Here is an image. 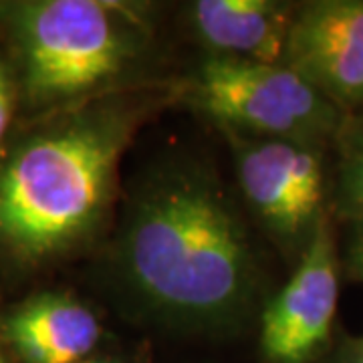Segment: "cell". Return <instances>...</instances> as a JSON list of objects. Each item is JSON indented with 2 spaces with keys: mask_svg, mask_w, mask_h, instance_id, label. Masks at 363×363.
Returning <instances> with one entry per match:
<instances>
[{
  "mask_svg": "<svg viewBox=\"0 0 363 363\" xmlns=\"http://www.w3.org/2000/svg\"><path fill=\"white\" fill-rule=\"evenodd\" d=\"M337 363H363V337L350 339L341 347Z\"/></svg>",
  "mask_w": 363,
  "mask_h": 363,
  "instance_id": "4fadbf2b",
  "label": "cell"
},
{
  "mask_svg": "<svg viewBox=\"0 0 363 363\" xmlns=\"http://www.w3.org/2000/svg\"><path fill=\"white\" fill-rule=\"evenodd\" d=\"M297 9L271 0H200L192 26L212 55L285 65L289 30Z\"/></svg>",
  "mask_w": 363,
  "mask_h": 363,
  "instance_id": "9c48e42d",
  "label": "cell"
},
{
  "mask_svg": "<svg viewBox=\"0 0 363 363\" xmlns=\"http://www.w3.org/2000/svg\"><path fill=\"white\" fill-rule=\"evenodd\" d=\"M285 65L345 111L363 105V0H317L298 6Z\"/></svg>",
  "mask_w": 363,
  "mask_h": 363,
  "instance_id": "52a82bcc",
  "label": "cell"
},
{
  "mask_svg": "<svg viewBox=\"0 0 363 363\" xmlns=\"http://www.w3.org/2000/svg\"><path fill=\"white\" fill-rule=\"evenodd\" d=\"M135 123L113 99L18 143L0 162V247L35 262L87 240L109 214Z\"/></svg>",
  "mask_w": 363,
  "mask_h": 363,
  "instance_id": "7a4b0ae2",
  "label": "cell"
},
{
  "mask_svg": "<svg viewBox=\"0 0 363 363\" xmlns=\"http://www.w3.org/2000/svg\"><path fill=\"white\" fill-rule=\"evenodd\" d=\"M117 279L143 315L176 329H228L250 317L260 264L220 180L180 160L131 190L113 245Z\"/></svg>",
  "mask_w": 363,
  "mask_h": 363,
  "instance_id": "6da1fadb",
  "label": "cell"
},
{
  "mask_svg": "<svg viewBox=\"0 0 363 363\" xmlns=\"http://www.w3.org/2000/svg\"><path fill=\"white\" fill-rule=\"evenodd\" d=\"M345 269L351 279L363 283V218L351 222L345 245Z\"/></svg>",
  "mask_w": 363,
  "mask_h": 363,
  "instance_id": "8fae6325",
  "label": "cell"
},
{
  "mask_svg": "<svg viewBox=\"0 0 363 363\" xmlns=\"http://www.w3.org/2000/svg\"><path fill=\"white\" fill-rule=\"evenodd\" d=\"M0 363H4V357H2V355H0Z\"/></svg>",
  "mask_w": 363,
  "mask_h": 363,
  "instance_id": "9a60e30c",
  "label": "cell"
},
{
  "mask_svg": "<svg viewBox=\"0 0 363 363\" xmlns=\"http://www.w3.org/2000/svg\"><path fill=\"white\" fill-rule=\"evenodd\" d=\"M11 25L25 89L40 105L111 87L142 55V28L111 2H21L11 9Z\"/></svg>",
  "mask_w": 363,
  "mask_h": 363,
  "instance_id": "3957f363",
  "label": "cell"
},
{
  "mask_svg": "<svg viewBox=\"0 0 363 363\" xmlns=\"http://www.w3.org/2000/svg\"><path fill=\"white\" fill-rule=\"evenodd\" d=\"M337 208L347 220L363 218V123L345 145L339 168Z\"/></svg>",
  "mask_w": 363,
  "mask_h": 363,
  "instance_id": "30bf717a",
  "label": "cell"
},
{
  "mask_svg": "<svg viewBox=\"0 0 363 363\" xmlns=\"http://www.w3.org/2000/svg\"><path fill=\"white\" fill-rule=\"evenodd\" d=\"M242 196L260 224L283 245L307 247L323 216L321 150L226 131Z\"/></svg>",
  "mask_w": 363,
  "mask_h": 363,
  "instance_id": "5b68a950",
  "label": "cell"
},
{
  "mask_svg": "<svg viewBox=\"0 0 363 363\" xmlns=\"http://www.w3.org/2000/svg\"><path fill=\"white\" fill-rule=\"evenodd\" d=\"M0 333L23 363H79L101 337L97 315L65 293H43L4 315Z\"/></svg>",
  "mask_w": 363,
  "mask_h": 363,
  "instance_id": "ba28073f",
  "label": "cell"
},
{
  "mask_svg": "<svg viewBox=\"0 0 363 363\" xmlns=\"http://www.w3.org/2000/svg\"><path fill=\"white\" fill-rule=\"evenodd\" d=\"M339 303V262L327 214L315 226L293 277L260 317V343L272 363H307L331 339Z\"/></svg>",
  "mask_w": 363,
  "mask_h": 363,
  "instance_id": "8992f818",
  "label": "cell"
},
{
  "mask_svg": "<svg viewBox=\"0 0 363 363\" xmlns=\"http://www.w3.org/2000/svg\"><path fill=\"white\" fill-rule=\"evenodd\" d=\"M196 104L224 131L321 150L345 128L347 111L286 65L212 55L194 83Z\"/></svg>",
  "mask_w": 363,
  "mask_h": 363,
  "instance_id": "277c9868",
  "label": "cell"
},
{
  "mask_svg": "<svg viewBox=\"0 0 363 363\" xmlns=\"http://www.w3.org/2000/svg\"><path fill=\"white\" fill-rule=\"evenodd\" d=\"M79 363H119L116 359H107V357H87V359H83V362Z\"/></svg>",
  "mask_w": 363,
  "mask_h": 363,
  "instance_id": "5bb4252c",
  "label": "cell"
},
{
  "mask_svg": "<svg viewBox=\"0 0 363 363\" xmlns=\"http://www.w3.org/2000/svg\"><path fill=\"white\" fill-rule=\"evenodd\" d=\"M11 116H13V85L6 67L0 63V140L9 130Z\"/></svg>",
  "mask_w": 363,
  "mask_h": 363,
  "instance_id": "7c38bea8",
  "label": "cell"
}]
</instances>
